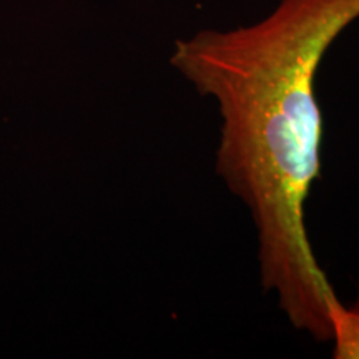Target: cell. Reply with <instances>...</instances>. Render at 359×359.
I'll use <instances>...</instances> for the list:
<instances>
[{
  "instance_id": "6da1fadb",
  "label": "cell",
  "mask_w": 359,
  "mask_h": 359,
  "mask_svg": "<svg viewBox=\"0 0 359 359\" xmlns=\"http://www.w3.org/2000/svg\"><path fill=\"white\" fill-rule=\"evenodd\" d=\"M358 19L359 0H278L257 22L178 39L170 58L217 103V172L257 226L264 290L316 341L333 336L336 293L304 226L323 133L314 77L331 43Z\"/></svg>"
},
{
  "instance_id": "7a4b0ae2",
  "label": "cell",
  "mask_w": 359,
  "mask_h": 359,
  "mask_svg": "<svg viewBox=\"0 0 359 359\" xmlns=\"http://www.w3.org/2000/svg\"><path fill=\"white\" fill-rule=\"evenodd\" d=\"M331 341L336 359H359V298L346 306L334 296L330 303Z\"/></svg>"
}]
</instances>
